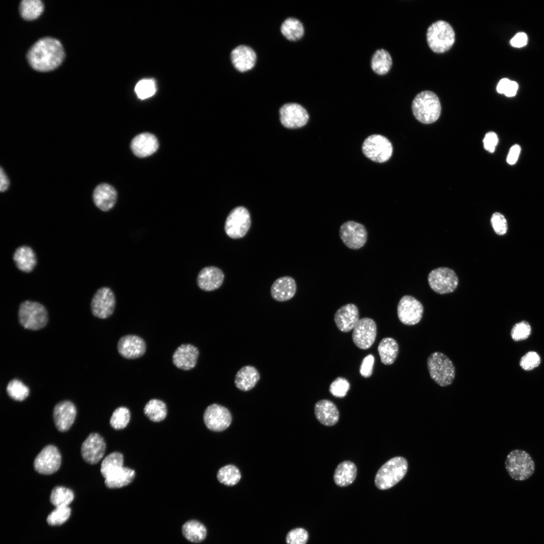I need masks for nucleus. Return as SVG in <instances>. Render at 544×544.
I'll return each mask as SVG.
<instances>
[{"label":"nucleus","instance_id":"obj_10","mask_svg":"<svg viewBox=\"0 0 544 544\" xmlns=\"http://www.w3.org/2000/svg\"><path fill=\"white\" fill-rule=\"evenodd\" d=\"M428 281L430 288L439 294L453 292L458 284V279L455 273L446 267H438L432 270L428 275Z\"/></svg>","mask_w":544,"mask_h":544},{"label":"nucleus","instance_id":"obj_28","mask_svg":"<svg viewBox=\"0 0 544 544\" xmlns=\"http://www.w3.org/2000/svg\"><path fill=\"white\" fill-rule=\"evenodd\" d=\"M314 413L317 420L324 426H333L339 419V412L336 406L328 399L317 401L314 406Z\"/></svg>","mask_w":544,"mask_h":544},{"label":"nucleus","instance_id":"obj_33","mask_svg":"<svg viewBox=\"0 0 544 544\" xmlns=\"http://www.w3.org/2000/svg\"><path fill=\"white\" fill-rule=\"evenodd\" d=\"M280 29L282 35L290 41L299 40L305 33L303 24L299 20L294 17H291L286 19L281 24Z\"/></svg>","mask_w":544,"mask_h":544},{"label":"nucleus","instance_id":"obj_22","mask_svg":"<svg viewBox=\"0 0 544 544\" xmlns=\"http://www.w3.org/2000/svg\"><path fill=\"white\" fill-rule=\"evenodd\" d=\"M225 275L221 269L215 266L202 268L198 273L196 282L202 290L210 292L219 288L222 285Z\"/></svg>","mask_w":544,"mask_h":544},{"label":"nucleus","instance_id":"obj_3","mask_svg":"<svg viewBox=\"0 0 544 544\" xmlns=\"http://www.w3.org/2000/svg\"><path fill=\"white\" fill-rule=\"evenodd\" d=\"M407 467V462L403 457L390 459L377 471L374 480L375 486L382 490L392 488L404 478Z\"/></svg>","mask_w":544,"mask_h":544},{"label":"nucleus","instance_id":"obj_42","mask_svg":"<svg viewBox=\"0 0 544 544\" xmlns=\"http://www.w3.org/2000/svg\"><path fill=\"white\" fill-rule=\"evenodd\" d=\"M9 396L17 401H23L29 395V389L21 381L18 379L10 380L6 388Z\"/></svg>","mask_w":544,"mask_h":544},{"label":"nucleus","instance_id":"obj_54","mask_svg":"<svg viewBox=\"0 0 544 544\" xmlns=\"http://www.w3.org/2000/svg\"><path fill=\"white\" fill-rule=\"evenodd\" d=\"M521 148L519 145L515 144L511 147L507 157L506 161L509 165L515 164L519 156Z\"/></svg>","mask_w":544,"mask_h":544},{"label":"nucleus","instance_id":"obj_31","mask_svg":"<svg viewBox=\"0 0 544 544\" xmlns=\"http://www.w3.org/2000/svg\"><path fill=\"white\" fill-rule=\"evenodd\" d=\"M13 260L20 270L31 272L36 264V257L32 249L28 246L19 247L13 255Z\"/></svg>","mask_w":544,"mask_h":544},{"label":"nucleus","instance_id":"obj_30","mask_svg":"<svg viewBox=\"0 0 544 544\" xmlns=\"http://www.w3.org/2000/svg\"><path fill=\"white\" fill-rule=\"evenodd\" d=\"M357 474L356 465L353 462L346 460L341 462L335 468L333 481L339 487L348 486L356 479Z\"/></svg>","mask_w":544,"mask_h":544},{"label":"nucleus","instance_id":"obj_56","mask_svg":"<svg viewBox=\"0 0 544 544\" xmlns=\"http://www.w3.org/2000/svg\"><path fill=\"white\" fill-rule=\"evenodd\" d=\"M510 80L506 78L502 79V80H501L497 86V92L500 94H504L510 83Z\"/></svg>","mask_w":544,"mask_h":544},{"label":"nucleus","instance_id":"obj_47","mask_svg":"<svg viewBox=\"0 0 544 544\" xmlns=\"http://www.w3.org/2000/svg\"><path fill=\"white\" fill-rule=\"evenodd\" d=\"M350 387L349 381L343 377L336 378L330 384L329 392L336 397H345Z\"/></svg>","mask_w":544,"mask_h":544},{"label":"nucleus","instance_id":"obj_13","mask_svg":"<svg viewBox=\"0 0 544 544\" xmlns=\"http://www.w3.org/2000/svg\"><path fill=\"white\" fill-rule=\"evenodd\" d=\"M397 312L401 323L406 325H414L422 319L424 307L422 304L415 297L404 295L398 303Z\"/></svg>","mask_w":544,"mask_h":544},{"label":"nucleus","instance_id":"obj_45","mask_svg":"<svg viewBox=\"0 0 544 544\" xmlns=\"http://www.w3.org/2000/svg\"><path fill=\"white\" fill-rule=\"evenodd\" d=\"M71 513V510L68 506L56 507L48 515L47 522L51 525L61 524L69 518Z\"/></svg>","mask_w":544,"mask_h":544},{"label":"nucleus","instance_id":"obj_17","mask_svg":"<svg viewBox=\"0 0 544 544\" xmlns=\"http://www.w3.org/2000/svg\"><path fill=\"white\" fill-rule=\"evenodd\" d=\"M377 334L375 321L371 318L365 317L360 319L353 329L352 339L359 348L366 350L373 344Z\"/></svg>","mask_w":544,"mask_h":544},{"label":"nucleus","instance_id":"obj_48","mask_svg":"<svg viewBox=\"0 0 544 544\" xmlns=\"http://www.w3.org/2000/svg\"><path fill=\"white\" fill-rule=\"evenodd\" d=\"M540 362L541 359L537 353L529 351L522 357L519 364L523 370L530 371L538 367Z\"/></svg>","mask_w":544,"mask_h":544},{"label":"nucleus","instance_id":"obj_27","mask_svg":"<svg viewBox=\"0 0 544 544\" xmlns=\"http://www.w3.org/2000/svg\"><path fill=\"white\" fill-rule=\"evenodd\" d=\"M297 285L295 280L289 276H284L277 279L270 288L272 298L279 302L288 301L295 295Z\"/></svg>","mask_w":544,"mask_h":544},{"label":"nucleus","instance_id":"obj_29","mask_svg":"<svg viewBox=\"0 0 544 544\" xmlns=\"http://www.w3.org/2000/svg\"><path fill=\"white\" fill-rule=\"evenodd\" d=\"M260 379L257 369L250 365L242 367L235 377V384L239 390L247 391L255 387Z\"/></svg>","mask_w":544,"mask_h":544},{"label":"nucleus","instance_id":"obj_52","mask_svg":"<svg viewBox=\"0 0 544 544\" xmlns=\"http://www.w3.org/2000/svg\"><path fill=\"white\" fill-rule=\"evenodd\" d=\"M498 142V138L496 133L493 131L487 132L483 140L484 146L487 151L490 153L495 151V147Z\"/></svg>","mask_w":544,"mask_h":544},{"label":"nucleus","instance_id":"obj_9","mask_svg":"<svg viewBox=\"0 0 544 544\" xmlns=\"http://www.w3.org/2000/svg\"><path fill=\"white\" fill-rule=\"evenodd\" d=\"M364 154L369 159L378 163L388 161L392 156L393 148L390 142L380 134L367 138L362 145Z\"/></svg>","mask_w":544,"mask_h":544},{"label":"nucleus","instance_id":"obj_43","mask_svg":"<svg viewBox=\"0 0 544 544\" xmlns=\"http://www.w3.org/2000/svg\"><path fill=\"white\" fill-rule=\"evenodd\" d=\"M130 413L126 407L120 406L113 412L110 420L111 426L115 430L125 428L130 421Z\"/></svg>","mask_w":544,"mask_h":544},{"label":"nucleus","instance_id":"obj_1","mask_svg":"<svg viewBox=\"0 0 544 544\" xmlns=\"http://www.w3.org/2000/svg\"><path fill=\"white\" fill-rule=\"evenodd\" d=\"M64 57L61 43L51 37H44L35 42L29 50L27 58L31 67L41 72L51 71L57 67Z\"/></svg>","mask_w":544,"mask_h":544},{"label":"nucleus","instance_id":"obj_49","mask_svg":"<svg viewBox=\"0 0 544 544\" xmlns=\"http://www.w3.org/2000/svg\"><path fill=\"white\" fill-rule=\"evenodd\" d=\"M308 538L307 531L303 528H296L290 530L287 534V544H306Z\"/></svg>","mask_w":544,"mask_h":544},{"label":"nucleus","instance_id":"obj_19","mask_svg":"<svg viewBox=\"0 0 544 544\" xmlns=\"http://www.w3.org/2000/svg\"><path fill=\"white\" fill-rule=\"evenodd\" d=\"M230 57L234 67L240 73L252 70L257 60V55L254 49L245 44L234 47L230 52Z\"/></svg>","mask_w":544,"mask_h":544},{"label":"nucleus","instance_id":"obj_8","mask_svg":"<svg viewBox=\"0 0 544 544\" xmlns=\"http://www.w3.org/2000/svg\"><path fill=\"white\" fill-rule=\"evenodd\" d=\"M250 214L243 206H238L229 213L224 224L226 235L233 239L244 237L251 226Z\"/></svg>","mask_w":544,"mask_h":544},{"label":"nucleus","instance_id":"obj_21","mask_svg":"<svg viewBox=\"0 0 544 544\" xmlns=\"http://www.w3.org/2000/svg\"><path fill=\"white\" fill-rule=\"evenodd\" d=\"M146 345L144 339L133 334L122 336L117 343V350L123 357L135 359L142 356L145 353Z\"/></svg>","mask_w":544,"mask_h":544},{"label":"nucleus","instance_id":"obj_20","mask_svg":"<svg viewBox=\"0 0 544 544\" xmlns=\"http://www.w3.org/2000/svg\"><path fill=\"white\" fill-rule=\"evenodd\" d=\"M77 414L75 404L70 400H62L57 403L53 410V418L56 429L65 432L73 424Z\"/></svg>","mask_w":544,"mask_h":544},{"label":"nucleus","instance_id":"obj_7","mask_svg":"<svg viewBox=\"0 0 544 544\" xmlns=\"http://www.w3.org/2000/svg\"><path fill=\"white\" fill-rule=\"evenodd\" d=\"M505 468L512 479L524 481L530 477L535 468L534 463L526 451L522 450L511 451L507 456Z\"/></svg>","mask_w":544,"mask_h":544},{"label":"nucleus","instance_id":"obj_39","mask_svg":"<svg viewBox=\"0 0 544 544\" xmlns=\"http://www.w3.org/2000/svg\"><path fill=\"white\" fill-rule=\"evenodd\" d=\"M124 457L122 453L113 452L107 455L103 460L100 468L102 476L106 478L114 471L123 466Z\"/></svg>","mask_w":544,"mask_h":544},{"label":"nucleus","instance_id":"obj_24","mask_svg":"<svg viewBox=\"0 0 544 544\" xmlns=\"http://www.w3.org/2000/svg\"><path fill=\"white\" fill-rule=\"evenodd\" d=\"M360 320L359 310L354 304L349 303L340 307L335 312L334 320L337 327L343 332L354 329Z\"/></svg>","mask_w":544,"mask_h":544},{"label":"nucleus","instance_id":"obj_55","mask_svg":"<svg viewBox=\"0 0 544 544\" xmlns=\"http://www.w3.org/2000/svg\"><path fill=\"white\" fill-rule=\"evenodd\" d=\"M0 191L2 192L6 191L10 185L9 180L2 167L0 169Z\"/></svg>","mask_w":544,"mask_h":544},{"label":"nucleus","instance_id":"obj_23","mask_svg":"<svg viewBox=\"0 0 544 544\" xmlns=\"http://www.w3.org/2000/svg\"><path fill=\"white\" fill-rule=\"evenodd\" d=\"M198 356L199 351L196 347L191 344H182L173 353L172 362L177 368L189 370L195 366Z\"/></svg>","mask_w":544,"mask_h":544},{"label":"nucleus","instance_id":"obj_46","mask_svg":"<svg viewBox=\"0 0 544 544\" xmlns=\"http://www.w3.org/2000/svg\"><path fill=\"white\" fill-rule=\"evenodd\" d=\"M531 332L530 325L528 322L523 320L513 325L510 334L513 341L518 342L527 338Z\"/></svg>","mask_w":544,"mask_h":544},{"label":"nucleus","instance_id":"obj_5","mask_svg":"<svg viewBox=\"0 0 544 544\" xmlns=\"http://www.w3.org/2000/svg\"><path fill=\"white\" fill-rule=\"evenodd\" d=\"M427 41L430 48L435 53L449 50L455 42V33L447 22L439 20L431 24L427 31Z\"/></svg>","mask_w":544,"mask_h":544},{"label":"nucleus","instance_id":"obj_51","mask_svg":"<svg viewBox=\"0 0 544 544\" xmlns=\"http://www.w3.org/2000/svg\"><path fill=\"white\" fill-rule=\"evenodd\" d=\"M374 358L369 354L363 360L360 368L361 375L365 378L369 377L372 373Z\"/></svg>","mask_w":544,"mask_h":544},{"label":"nucleus","instance_id":"obj_35","mask_svg":"<svg viewBox=\"0 0 544 544\" xmlns=\"http://www.w3.org/2000/svg\"><path fill=\"white\" fill-rule=\"evenodd\" d=\"M378 351L381 362L385 365H391L396 360L399 351L396 341L391 337L383 338L378 347Z\"/></svg>","mask_w":544,"mask_h":544},{"label":"nucleus","instance_id":"obj_50","mask_svg":"<svg viewBox=\"0 0 544 544\" xmlns=\"http://www.w3.org/2000/svg\"><path fill=\"white\" fill-rule=\"evenodd\" d=\"M491 224L494 231L500 235L505 234L507 231V223L504 216L500 213H494L491 219Z\"/></svg>","mask_w":544,"mask_h":544},{"label":"nucleus","instance_id":"obj_2","mask_svg":"<svg viewBox=\"0 0 544 544\" xmlns=\"http://www.w3.org/2000/svg\"><path fill=\"white\" fill-rule=\"evenodd\" d=\"M412 108L416 118L425 124L436 121L441 110L438 97L430 91H424L418 94L412 102Z\"/></svg>","mask_w":544,"mask_h":544},{"label":"nucleus","instance_id":"obj_38","mask_svg":"<svg viewBox=\"0 0 544 544\" xmlns=\"http://www.w3.org/2000/svg\"><path fill=\"white\" fill-rule=\"evenodd\" d=\"M20 13L26 20H33L42 14L44 10L43 3L40 0H24L21 1Z\"/></svg>","mask_w":544,"mask_h":544},{"label":"nucleus","instance_id":"obj_11","mask_svg":"<svg viewBox=\"0 0 544 544\" xmlns=\"http://www.w3.org/2000/svg\"><path fill=\"white\" fill-rule=\"evenodd\" d=\"M61 455L53 445L44 447L34 459L35 470L42 474H51L57 471L61 464Z\"/></svg>","mask_w":544,"mask_h":544},{"label":"nucleus","instance_id":"obj_26","mask_svg":"<svg viewBox=\"0 0 544 544\" xmlns=\"http://www.w3.org/2000/svg\"><path fill=\"white\" fill-rule=\"evenodd\" d=\"M95 206L104 212L111 210L117 200V192L111 185L103 183L97 185L93 193Z\"/></svg>","mask_w":544,"mask_h":544},{"label":"nucleus","instance_id":"obj_16","mask_svg":"<svg viewBox=\"0 0 544 544\" xmlns=\"http://www.w3.org/2000/svg\"><path fill=\"white\" fill-rule=\"evenodd\" d=\"M279 114L282 124L288 128L301 127L307 123L309 118L306 110L296 103L284 104L279 110Z\"/></svg>","mask_w":544,"mask_h":544},{"label":"nucleus","instance_id":"obj_15","mask_svg":"<svg viewBox=\"0 0 544 544\" xmlns=\"http://www.w3.org/2000/svg\"><path fill=\"white\" fill-rule=\"evenodd\" d=\"M203 418L207 427L215 432L226 430L232 422L230 411L226 407L216 403L212 404L207 407Z\"/></svg>","mask_w":544,"mask_h":544},{"label":"nucleus","instance_id":"obj_44","mask_svg":"<svg viewBox=\"0 0 544 544\" xmlns=\"http://www.w3.org/2000/svg\"><path fill=\"white\" fill-rule=\"evenodd\" d=\"M134 90L138 97L145 99L152 96L156 91L155 82L152 79H143L135 85Z\"/></svg>","mask_w":544,"mask_h":544},{"label":"nucleus","instance_id":"obj_40","mask_svg":"<svg viewBox=\"0 0 544 544\" xmlns=\"http://www.w3.org/2000/svg\"><path fill=\"white\" fill-rule=\"evenodd\" d=\"M74 498V493L71 489L62 486H56L51 491L50 501L56 507L68 506Z\"/></svg>","mask_w":544,"mask_h":544},{"label":"nucleus","instance_id":"obj_36","mask_svg":"<svg viewBox=\"0 0 544 544\" xmlns=\"http://www.w3.org/2000/svg\"><path fill=\"white\" fill-rule=\"evenodd\" d=\"M182 532L184 537L192 542L203 541L207 535V529L205 525L196 520L186 522L182 527Z\"/></svg>","mask_w":544,"mask_h":544},{"label":"nucleus","instance_id":"obj_34","mask_svg":"<svg viewBox=\"0 0 544 544\" xmlns=\"http://www.w3.org/2000/svg\"><path fill=\"white\" fill-rule=\"evenodd\" d=\"M392 65V59L388 51L380 48L376 50L371 59V68L373 72L379 76L386 75Z\"/></svg>","mask_w":544,"mask_h":544},{"label":"nucleus","instance_id":"obj_4","mask_svg":"<svg viewBox=\"0 0 544 544\" xmlns=\"http://www.w3.org/2000/svg\"><path fill=\"white\" fill-rule=\"evenodd\" d=\"M427 365L430 377L438 385L445 387L452 384L455 368L447 356L441 352H433L428 357Z\"/></svg>","mask_w":544,"mask_h":544},{"label":"nucleus","instance_id":"obj_12","mask_svg":"<svg viewBox=\"0 0 544 544\" xmlns=\"http://www.w3.org/2000/svg\"><path fill=\"white\" fill-rule=\"evenodd\" d=\"M115 303V297L112 290L109 287H101L96 292L92 299V313L99 318H107L113 313Z\"/></svg>","mask_w":544,"mask_h":544},{"label":"nucleus","instance_id":"obj_53","mask_svg":"<svg viewBox=\"0 0 544 544\" xmlns=\"http://www.w3.org/2000/svg\"><path fill=\"white\" fill-rule=\"evenodd\" d=\"M527 36L524 32L517 33L510 40L511 45L520 48L525 46L527 43Z\"/></svg>","mask_w":544,"mask_h":544},{"label":"nucleus","instance_id":"obj_37","mask_svg":"<svg viewBox=\"0 0 544 544\" xmlns=\"http://www.w3.org/2000/svg\"><path fill=\"white\" fill-rule=\"evenodd\" d=\"M145 415L152 421L159 422L166 417L167 409L166 403L158 399H152L145 405L144 409Z\"/></svg>","mask_w":544,"mask_h":544},{"label":"nucleus","instance_id":"obj_18","mask_svg":"<svg viewBox=\"0 0 544 544\" xmlns=\"http://www.w3.org/2000/svg\"><path fill=\"white\" fill-rule=\"evenodd\" d=\"M105 449L106 443L103 438L97 433H91L83 442L81 453L84 461L94 464L102 458Z\"/></svg>","mask_w":544,"mask_h":544},{"label":"nucleus","instance_id":"obj_6","mask_svg":"<svg viewBox=\"0 0 544 544\" xmlns=\"http://www.w3.org/2000/svg\"><path fill=\"white\" fill-rule=\"evenodd\" d=\"M20 324L25 328L37 330L46 326L48 320V313L41 304L26 300L21 303L18 310Z\"/></svg>","mask_w":544,"mask_h":544},{"label":"nucleus","instance_id":"obj_57","mask_svg":"<svg viewBox=\"0 0 544 544\" xmlns=\"http://www.w3.org/2000/svg\"><path fill=\"white\" fill-rule=\"evenodd\" d=\"M517 89L518 85L517 83L511 81L504 94L507 97H513L516 95Z\"/></svg>","mask_w":544,"mask_h":544},{"label":"nucleus","instance_id":"obj_25","mask_svg":"<svg viewBox=\"0 0 544 544\" xmlns=\"http://www.w3.org/2000/svg\"><path fill=\"white\" fill-rule=\"evenodd\" d=\"M158 147L159 143L157 138L149 132L139 134L132 140L130 143V148L133 153L140 158L152 155Z\"/></svg>","mask_w":544,"mask_h":544},{"label":"nucleus","instance_id":"obj_14","mask_svg":"<svg viewBox=\"0 0 544 544\" xmlns=\"http://www.w3.org/2000/svg\"><path fill=\"white\" fill-rule=\"evenodd\" d=\"M339 233L343 243L352 249L361 248L367 239V232L364 226L353 221L343 223L340 227Z\"/></svg>","mask_w":544,"mask_h":544},{"label":"nucleus","instance_id":"obj_32","mask_svg":"<svg viewBox=\"0 0 544 544\" xmlns=\"http://www.w3.org/2000/svg\"><path fill=\"white\" fill-rule=\"evenodd\" d=\"M135 476V472L133 469L123 466L105 478L104 482L107 488H120L130 484Z\"/></svg>","mask_w":544,"mask_h":544},{"label":"nucleus","instance_id":"obj_41","mask_svg":"<svg viewBox=\"0 0 544 544\" xmlns=\"http://www.w3.org/2000/svg\"><path fill=\"white\" fill-rule=\"evenodd\" d=\"M217 477L221 483L226 486H233L240 481L241 473L237 467L229 464L221 467L218 470Z\"/></svg>","mask_w":544,"mask_h":544}]
</instances>
